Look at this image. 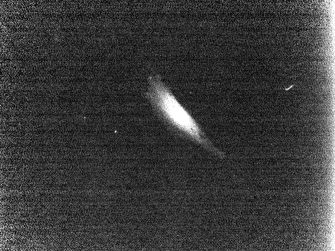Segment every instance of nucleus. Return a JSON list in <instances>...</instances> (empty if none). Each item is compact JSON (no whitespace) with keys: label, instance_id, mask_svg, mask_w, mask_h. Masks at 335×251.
I'll return each mask as SVG.
<instances>
[{"label":"nucleus","instance_id":"obj_1","mask_svg":"<svg viewBox=\"0 0 335 251\" xmlns=\"http://www.w3.org/2000/svg\"><path fill=\"white\" fill-rule=\"evenodd\" d=\"M146 97L158 113L172 126L214 154L221 152L214 147L199 124L179 103L158 75L148 78Z\"/></svg>","mask_w":335,"mask_h":251}]
</instances>
